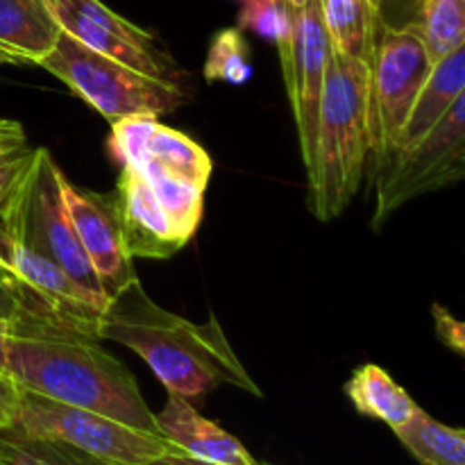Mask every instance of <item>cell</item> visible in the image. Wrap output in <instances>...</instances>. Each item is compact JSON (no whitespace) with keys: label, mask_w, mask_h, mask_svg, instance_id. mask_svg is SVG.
<instances>
[{"label":"cell","mask_w":465,"mask_h":465,"mask_svg":"<svg viewBox=\"0 0 465 465\" xmlns=\"http://www.w3.org/2000/svg\"><path fill=\"white\" fill-rule=\"evenodd\" d=\"M7 375L23 391L159 436L134 375L89 331L18 313L9 322Z\"/></svg>","instance_id":"cell-1"},{"label":"cell","mask_w":465,"mask_h":465,"mask_svg":"<svg viewBox=\"0 0 465 465\" xmlns=\"http://www.w3.org/2000/svg\"><path fill=\"white\" fill-rule=\"evenodd\" d=\"M98 339L116 341L139 354L168 393L191 400L216 386H234L262 398L216 318L191 322L150 300L141 282L109 300Z\"/></svg>","instance_id":"cell-2"},{"label":"cell","mask_w":465,"mask_h":465,"mask_svg":"<svg viewBox=\"0 0 465 465\" xmlns=\"http://www.w3.org/2000/svg\"><path fill=\"white\" fill-rule=\"evenodd\" d=\"M368 159V64L331 50L318 107L313 162L307 171L309 204L318 221L339 218L348 209Z\"/></svg>","instance_id":"cell-3"},{"label":"cell","mask_w":465,"mask_h":465,"mask_svg":"<svg viewBox=\"0 0 465 465\" xmlns=\"http://www.w3.org/2000/svg\"><path fill=\"white\" fill-rule=\"evenodd\" d=\"M39 66L62 80L77 98L84 100L109 123L139 114L163 116L189 100L180 82L143 75L86 48L64 30Z\"/></svg>","instance_id":"cell-4"},{"label":"cell","mask_w":465,"mask_h":465,"mask_svg":"<svg viewBox=\"0 0 465 465\" xmlns=\"http://www.w3.org/2000/svg\"><path fill=\"white\" fill-rule=\"evenodd\" d=\"M59 171L48 148H36L30 171L0 209V230L53 262L82 291L107 300L64 207Z\"/></svg>","instance_id":"cell-5"},{"label":"cell","mask_w":465,"mask_h":465,"mask_svg":"<svg viewBox=\"0 0 465 465\" xmlns=\"http://www.w3.org/2000/svg\"><path fill=\"white\" fill-rule=\"evenodd\" d=\"M14 434L48 440L103 465H143L171 448L162 436L139 431L89 409L54 402L23 391Z\"/></svg>","instance_id":"cell-6"},{"label":"cell","mask_w":465,"mask_h":465,"mask_svg":"<svg viewBox=\"0 0 465 465\" xmlns=\"http://www.w3.org/2000/svg\"><path fill=\"white\" fill-rule=\"evenodd\" d=\"M465 173V95L416 143L400 148L377 166L375 216L380 227L420 195L445 189Z\"/></svg>","instance_id":"cell-7"},{"label":"cell","mask_w":465,"mask_h":465,"mask_svg":"<svg viewBox=\"0 0 465 465\" xmlns=\"http://www.w3.org/2000/svg\"><path fill=\"white\" fill-rule=\"evenodd\" d=\"M430 71L425 41L416 23L381 27L375 54L368 64L371 157L377 166H381L393 150Z\"/></svg>","instance_id":"cell-8"},{"label":"cell","mask_w":465,"mask_h":465,"mask_svg":"<svg viewBox=\"0 0 465 465\" xmlns=\"http://www.w3.org/2000/svg\"><path fill=\"white\" fill-rule=\"evenodd\" d=\"M59 27L86 48L157 80L177 82V64L157 36L109 9L103 0H48Z\"/></svg>","instance_id":"cell-9"},{"label":"cell","mask_w":465,"mask_h":465,"mask_svg":"<svg viewBox=\"0 0 465 465\" xmlns=\"http://www.w3.org/2000/svg\"><path fill=\"white\" fill-rule=\"evenodd\" d=\"M59 191L64 207L73 223L77 241L89 257L91 268L98 277L100 291L107 300H114L130 284L139 282L134 271V259L125 248L118 216L116 198L112 193L77 186L59 171Z\"/></svg>","instance_id":"cell-10"},{"label":"cell","mask_w":465,"mask_h":465,"mask_svg":"<svg viewBox=\"0 0 465 465\" xmlns=\"http://www.w3.org/2000/svg\"><path fill=\"white\" fill-rule=\"evenodd\" d=\"M330 57L331 44L325 21H322L321 0H307L302 7L295 9L293 53H291V68L284 75L286 94H289L295 127H298L304 173L312 168L313 162L318 107H321Z\"/></svg>","instance_id":"cell-11"},{"label":"cell","mask_w":465,"mask_h":465,"mask_svg":"<svg viewBox=\"0 0 465 465\" xmlns=\"http://www.w3.org/2000/svg\"><path fill=\"white\" fill-rule=\"evenodd\" d=\"M114 198L132 259H168L184 248L173 234L171 223L163 216L141 168L121 166Z\"/></svg>","instance_id":"cell-12"},{"label":"cell","mask_w":465,"mask_h":465,"mask_svg":"<svg viewBox=\"0 0 465 465\" xmlns=\"http://www.w3.org/2000/svg\"><path fill=\"white\" fill-rule=\"evenodd\" d=\"M159 436L195 459L221 465H262L243 448L239 439L204 418L193 402L177 393H168L166 404L154 413Z\"/></svg>","instance_id":"cell-13"},{"label":"cell","mask_w":465,"mask_h":465,"mask_svg":"<svg viewBox=\"0 0 465 465\" xmlns=\"http://www.w3.org/2000/svg\"><path fill=\"white\" fill-rule=\"evenodd\" d=\"M465 95V45L434 64L391 153L416 143Z\"/></svg>","instance_id":"cell-14"},{"label":"cell","mask_w":465,"mask_h":465,"mask_svg":"<svg viewBox=\"0 0 465 465\" xmlns=\"http://www.w3.org/2000/svg\"><path fill=\"white\" fill-rule=\"evenodd\" d=\"M62 35L48 0H0V48L36 64L53 50Z\"/></svg>","instance_id":"cell-15"},{"label":"cell","mask_w":465,"mask_h":465,"mask_svg":"<svg viewBox=\"0 0 465 465\" xmlns=\"http://www.w3.org/2000/svg\"><path fill=\"white\" fill-rule=\"evenodd\" d=\"M322 21L331 50L343 57L371 64L381 32V14L371 0H321Z\"/></svg>","instance_id":"cell-16"},{"label":"cell","mask_w":465,"mask_h":465,"mask_svg":"<svg viewBox=\"0 0 465 465\" xmlns=\"http://www.w3.org/2000/svg\"><path fill=\"white\" fill-rule=\"evenodd\" d=\"M345 395L361 416L381 420L391 430L402 427L420 409L416 400L384 368L375 366V363H368L352 372L345 384Z\"/></svg>","instance_id":"cell-17"},{"label":"cell","mask_w":465,"mask_h":465,"mask_svg":"<svg viewBox=\"0 0 465 465\" xmlns=\"http://www.w3.org/2000/svg\"><path fill=\"white\" fill-rule=\"evenodd\" d=\"M148 162H154L177 180L207 191L213 173V162L203 145L195 143L184 132L159 123L148 141Z\"/></svg>","instance_id":"cell-18"},{"label":"cell","mask_w":465,"mask_h":465,"mask_svg":"<svg viewBox=\"0 0 465 465\" xmlns=\"http://www.w3.org/2000/svg\"><path fill=\"white\" fill-rule=\"evenodd\" d=\"M393 434L420 465H465V431L434 420L422 409Z\"/></svg>","instance_id":"cell-19"},{"label":"cell","mask_w":465,"mask_h":465,"mask_svg":"<svg viewBox=\"0 0 465 465\" xmlns=\"http://www.w3.org/2000/svg\"><path fill=\"white\" fill-rule=\"evenodd\" d=\"M141 171H143L163 216L171 223L173 234L177 236L182 245H186L193 239L200 221H203L204 191L177 180V177H173L171 173L163 171L154 162H145Z\"/></svg>","instance_id":"cell-20"},{"label":"cell","mask_w":465,"mask_h":465,"mask_svg":"<svg viewBox=\"0 0 465 465\" xmlns=\"http://www.w3.org/2000/svg\"><path fill=\"white\" fill-rule=\"evenodd\" d=\"M418 14L431 66L465 45V0H418Z\"/></svg>","instance_id":"cell-21"},{"label":"cell","mask_w":465,"mask_h":465,"mask_svg":"<svg viewBox=\"0 0 465 465\" xmlns=\"http://www.w3.org/2000/svg\"><path fill=\"white\" fill-rule=\"evenodd\" d=\"M295 9L286 0H243L239 12V30H252L254 35L271 39L280 50L282 75L291 68L293 53Z\"/></svg>","instance_id":"cell-22"},{"label":"cell","mask_w":465,"mask_h":465,"mask_svg":"<svg viewBox=\"0 0 465 465\" xmlns=\"http://www.w3.org/2000/svg\"><path fill=\"white\" fill-rule=\"evenodd\" d=\"M204 80L241 86L252 80L250 45L239 27H225L213 36L204 59Z\"/></svg>","instance_id":"cell-23"},{"label":"cell","mask_w":465,"mask_h":465,"mask_svg":"<svg viewBox=\"0 0 465 465\" xmlns=\"http://www.w3.org/2000/svg\"><path fill=\"white\" fill-rule=\"evenodd\" d=\"M0 465H103L48 440L0 431Z\"/></svg>","instance_id":"cell-24"},{"label":"cell","mask_w":465,"mask_h":465,"mask_svg":"<svg viewBox=\"0 0 465 465\" xmlns=\"http://www.w3.org/2000/svg\"><path fill=\"white\" fill-rule=\"evenodd\" d=\"M159 125V116L139 114V116H127L112 123V136H109V148L114 157L121 162V166L143 168L148 162V141L154 127Z\"/></svg>","instance_id":"cell-25"},{"label":"cell","mask_w":465,"mask_h":465,"mask_svg":"<svg viewBox=\"0 0 465 465\" xmlns=\"http://www.w3.org/2000/svg\"><path fill=\"white\" fill-rule=\"evenodd\" d=\"M36 148L23 145V148L12 150V153L0 154V209L7 203L9 195L14 193L25 173L30 171L32 162H35Z\"/></svg>","instance_id":"cell-26"},{"label":"cell","mask_w":465,"mask_h":465,"mask_svg":"<svg viewBox=\"0 0 465 465\" xmlns=\"http://www.w3.org/2000/svg\"><path fill=\"white\" fill-rule=\"evenodd\" d=\"M431 313H434V322H436V334H439L440 343L448 345L452 352H457L459 357L465 354V330L463 322L459 318H454L450 313V309L440 307V304H434L431 307Z\"/></svg>","instance_id":"cell-27"},{"label":"cell","mask_w":465,"mask_h":465,"mask_svg":"<svg viewBox=\"0 0 465 465\" xmlns=\"http://www.w3.org/2000/svg\"><path fill=\"white\" fill-rule=\"evenodd\" d=\"M23 389L9 375H0V431L9 430L16 420Z\"/></svg>","instance_id":"cell-28"},{"label":"cell","mask_w":465,"mask_h":465,"mask_svg":"<svg viewBox=\"0 0 465 465\" xmlns=\"http://www.w3.org/2000/svg\"><path fill=\"white\" fill-rule=\"evenodd\" d=\"M21 313L16 291H14L9 277L0 271V321H14Z\"/></svg>","instance_id":"cell-29"},{"label":"cell","mask_w":465,"mask_h":465,"mask_svg":"<svg viewBox=\"0 0 465 465\" xmlns=\"http://www.w3.org/2000/svg\"><path fill=\"white\" fill-rule=\"evenodd\" d=\"M27 145V136L23 127L16 121H5L0 125V154L12 153V150L23 148Z\"/></svg>","instance_id":"cell-30"},{"label":"cell","mask_w":465,"mask_h":465,"mask_svg":"<svg viewBox=\"0 0 465 465\" xmlns=\"http://www.w3.org/2000/svg\"><path fill=\"white\" fill-rule=\"evenodd\" d=\"M143 465H221V463H212V461H204V459H195L191 457V454L182 452V450L177 448H168L163 450L162 454H157L154 459H150L148 463Z\"/></svg>","instance_id":"cell-31"},{"label":"cell","mask_w":465,"mask_h":465,"mask_svg":"<svg viewBox=\"0 0 465 465\" xmlns=\"http://www.w3.org/2000/svg\"><path fill=\"white\" fill-rule=\"evenodd\" d=\"M9 322L0 321V375H7V352H9Z\"/></svg>","instance_id":"cell-32"},{"label":"cell","mask_w":465,"mask_h":465,"mask_svg":"<svg viewBox=\"0 0 465 465\" xmlns=\"http://www.w3.org/2000/svg\"><path fill=\"white\" fill-rule=\"evenodd\" d=\"M3 64H21V59L14 57L12 53H7V50L0 48V66H3Z\"/></svg>","instance_id":"cell-33"},{"label":"cell","mask_w":465,"mask_h":465,"mask_svg":"<svg viewBox=\"0 0 465 465\" xmlns=\"http://www.w3.org/2000/svg\"><path fill=\"white\" fill-rule=\"evenodd\" d=\"M286 3H289L293 9H300L304 3H307V0H286Z\"/></svg>","instance_id":"cell-34"},{"label":"cell","mask_w":465,"mask_h":465,"mask_svg":"<svg viewBox=\"0 0 465 465\" xmlns=\"http://www.w3.org/2000/svg\"><path fill=\"white\" fill-rule=\"evenodd\" d=\"M371 3H372V7L380 9V12H381V5H384V0H371Z\"/></svg>","instance_id":"cell-35"},{"label":"cell","mask_w":465,"mask_h":465,"mask_svg":"<svg viewBox=\"0 0 465 465\" xmlns=\"http://www.w3.org/2000/svg\"><path fill=\"white\" fill-rule=\"evenodd\" d=\"M5 121H7V118H0V125H3V123H5Z\"/></svg>","instance_id":"cell-36"}]
</instances>
